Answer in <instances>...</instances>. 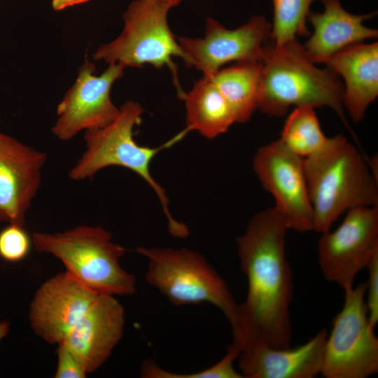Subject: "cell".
Instances as JSON below:
<instances>
[{
	"label": "cell",
	"mask_w": 378,
	"mask_h": 378,
	"mask_svg": "<svg viewBox=\"0 0 378 378\" xmlns=\"http://www.w3.org/2000/svg\"><path fill=\"white\" fill-rule=\"evenodd\" d=\"M287 230L273 207L257 213L237 239L240 265L248 283L246 300L239 304L238 324L232 331V344L240 351L258 346H290L293 282L286 256Z\"/></svg>",
	"instance_id": "cell-1"
},
{
	"label": "cell",
	"mask_w": 378,
	"mask_h": 378,
	"mask_svg": "<svg viewBox=\"0 0 378 378\" xmlns=\"http://www.w3.org/2000/svg\"><path fill=\"white\" fill-rule=\"evenodd\" d=\"M314 230L323 233L349 209L378 205L377 179L364 155L343 135L328 137L304 158Z\"/></svg>",
	"instance_id": "cell-2"
},
{
	"label": "cell",
	"mask_w": 378,
	"mask_h": 378,
	"mask_svg": "<svg viewBox=\"0 0 378 378\" xmlns=\"http://www.w3.org/2000/svg\"><path fill=\"white\" fill-rule=\"evenodd\" d=\"M262 74L258 108L283 116L290 106H328L347 125L344 87L338 75L318 69L306 56L298 38L277 46L270 39L261 52Z\"/></svg>",
	"instance_id": "cell-3"
},
{
	"label": "cell",
	"mask_w": 378,
	"mask_h": 378,
	"mask_svg": "<svg viewBox=\"0 0 378 378\" xmlns=\"http://www.w3.org/2000/svg\"><path fill=\"white\" fill-rule=\"evenodd\" d=\"M143 112L139 103L129 100L120 106L118 117L110 124L86 130L85 150L70 170L69 177L74 181H83L92 178L99 170L110 166H120L133 171L155 192L167 216L171 234L185 237L188 234L187 227L171 215L165 191L154 180L150 171V162L156 154L177 142L183 135L179 133L156 148L140 146L134 139V128L140 123Z\"/></svg>",
	"instance_id": "cell-4"
},
{
	"label": "cell",
	"mask_w": 378,
	"mask_h": 378,
	"mask_svg": "<svg viewBox=\"0 0 378 378\" xmlns=\"http://www.w3.org/2000/svg\"><path fill=\"white\" fill-rule=\"evenodd\" d=\"M31 237L38 252L60 260L66 272L92 291L113 296L135 292L134 276L119 262L126 250L113 242L105 229L79 225L55 234L34 232Z\"/></svg>",
	"instance_id": "cell-5"
},
{
	"label": "cell",
	"mask_w": 378,
	"mask_h": 378,
	"mask_svg": "<svg viewBox=\"0 0 378 378\" xmlns=\"http://www.w3.org/2000/svg\"><path fill=\"white\" fill-rule=\"evenodd\" d=\"M148 260L147 282L174 305L211 303L229 321L232 331L237 326L239 304L226 283L199 253L188 248L138 247Z\"/></svg>",
	"instance_id": "cell-6"
},
{
	"label": "cell",
	"mask_w": 378,
	"mask_h": 378,
	"mask_svg": "<svg viewBox=\"0 0 378 378\" xmlns=\"http://www.w3.org/2000/svg\"><path fill=\"white\" fill-rule=\"evenodd\" d=\"M172 7L163 0H135L123 13L124 27L113 41L102 45L93 54L94 60L131 67L151 64L175 72L174 57L186 62L177 38L167 20Z\"/></svg>",
	"instance_id": "cell-7"
},
{
	"label": "cell",
	"mask_w": 378,
	"mask_h": 378,
	"mask_svg": "<svg viewBox=\"0 0 378 378\" xmlns=\"http://www.w3.org/2000/svg\"><path fill=\"white\" fill-rule=\"evenodd\" d=\"M342 310L326 341L321 374L326 378H366L378 372V339L369 322L366 283L344 290Z\"/></svg>",
	"instance_id": "cell-8"
},
{
	"label": "cell",
	"mask_w": 378,
	"mask_h": 378,
	"mask_svg": "<svg viewBox=\"0 0 378 378\" xmlns=\"http://www.w3.org/2000/svg\"><path fill=\"white\" fill-rule=\"evenodd\" d=\"M340 226L321 233L318 263L324 277L344 290L378 251V205L351 208Z\"/></svg>",
	"instance_id": "cell-9"
},
{
	"label": "cell",
	"mask_w": 378,
	"mask_h": 378,
	"mask_svg": "<svg viewBox=\"0 0 378 378\" xmlns=\"http://www.w3.org/2000/svg\"><path fill=\"white\" fill-rule=\"evenodd\" d=\"M253 164L263 188L274 197V208L288 228L298 232L314 230L304 158L279 139L260 148Z\"/></svg>",
	"instance_id": "cell-10"
},
{
	"label": "cell",
	"mask_w": 378,
	"mask_h": 378,
	"mask_svg": "<svg viewBox=\"0 0 378 378\" xmlns=\"http://www.w3.org/2000/svg\"><path fill=\"white\" fill-rule=\"evenodd\" d=\"M125 67L111 64L99 76L95 66L85 61L73 85L57 105V119L52 127L59 140L68 141L82 130L104 127L120 113L111 98L113 84L123 75Z\"/></svg>",
	"instance_id": "cell-11"
},
{
	"label": "cell",
	"mask_w": 378,
	"mask_h": 378,
	"mask_svg": "<svg viewBox=\"0 0 378 378\" xmlns=\"http://www.w3.org/2000/svg\"><path fill=\"white\" fill-rule=\"evenodd\" d=\"M272 24L262 15L228 29L217 20L207 18L203 37H178L186 55L185 63L210 77L228 62L261 59L263 46L270 40Z\"/></svg>",
	"instance_id": "cell-12"
},
{
	"label": "cell",
	"mask_w": 378,
	"mask_h": 378,
	"mask_svg": "<svg viewBox=\"0 0 378 378\" xmlns=\"http://www.w3.org/2000/svg\"><path fill=\"white\" fill-rule=\"evenodd\" d=\"M99 295L68 272L57 274L36 290L29 312L31 327L45 342L58 344Z\"/></svg>",
	"instance_id": "cell-13"
},
{
	"label": "cell",
	"mask_w": 378,
	"mask_h": 378,
	"mask_svg": "<svg viewBox=\"0 0 378 378\" xmlns=\"http://www.w3.org/2000/svg\"><path fill=\"white\" fill-rule=\"evenodd\" d=\"M46 158V153L0 132V221L24 226Z\"/></svg>",
	"instance_id": "cell-14"
},
{
	"label": "cell",
	"mask_w": 378,
	"mask_h": 378,
	"mask_svg": "<svg viewBox=\"0 0 378 378\" xmlns=\"http://www.w3.org/2000/svg\"><path fill=\"white\" fill-rule=\"evenodd\" d=\"M124 323L122 304L114 296L101 294L59 344L90 373L108 359L122 337Z\"/></svg>",
	"instance_id": "cell-15"
},
{
	"label": "cell",
	"mask_w": 378,
	"mask_h": 378,
	"mask_svg": "<svg viewBox=\"0 0 378 378\" xmlns=\"http://www.w3.org/2000/svg\"><path fill=\"white\" fill-rule=\"evenodd\" d=\"M328 332L321 330L291 348L258 346L240 351L238 366L246 378H313L321 374Z\"/></svg>",
	"instance_id": "cell-16"
},
{
	"label": "cell",
	"mask_w": 378,
	"mask_h": 378,
	"mask_svg": "<svg viewBox=\"0 0 378 378\" xmlns=\"http://www.w3.org/2000/svg\"><path fill=\"white\" fill-rule=\"evenodd\" d=\"M321 1L323 10L310 11L307 16L314 31L302 46L306 56L314 64L325 63L333 55L349 46L377 38V29L363 24L375 13L354 15L346 11L340 0Z\"/></svg>",
	"instance_id": "cell-17"
},
{
	"label": "cell",
	"mask_w": 378,
	"mask_h": 378,
	"mask_svg": "<svg viewBox=\"0 0 378 378\" xmlns=\"http://www.w3.org/2000/svg\"><path fill=\"white\" fill-rule=\"evenodd\" d=\"M324 64L344 80L343 106L354 122L360 121L378 95V43H358Z\"/></svg>",
	"instance_id": "cell-18"
},
{
	"label": "cell",
	"mask_w": 378,
	"mask_h": 378,
	"mask_svg": "<svg viewBox=\"0 0 378 378\" xmlns=\"http://www.w3.org/2000/svg\"><path fill=\"white\" fill-rule=\"evenodd\" d=\"M178 94L186 108V134L195 130L213 139L237 122L232 108L209 77L203 76L188 92L178 90Z\"/></svg>",
	"instance_id": "cell-19"
},
{
	"label": "cell",
	"mask_w": 378,
	"mask_h": 378,
	"mask_svg": "<svg viewBox=\"0 0 378 378\" xmlns=\"http://www.w3.org/2000/svg\"><path fill=\"white\" fill-rule=\"evenodd\" d=\"M261 74V61L245 60L209 77L232 108L237 122H246L258 108Z\"/></svg>",
	"instance_id": "cell-20"
},
{
	"label": "cell",
	"mask_w": 378,
	"mask_h": 378,
	"mask_svg": "<svg viewBox=\"0 0 378 378\" xmlns=\"http://www.w3.org/2000/svg\"><path fill=\"white\" fill-rule=\"evenodd\" d=\"M314 109L310 106H296L287 118L279 138L289 150L303 158L320 149L328 138L322 132Z\"/></svg>",
	"instance_id": "cell-21"
},
{
	"label": "cell",
	"mask_w": 378,
	"mask_h": 378,
	"mask_svg": "<svg viewBox=\"0 0 378 378\" xmlns=\"http://www.w3.org/2000/svg\"><path fill=\"white\" fill-rule=\"evenodd\" d=\"M272 1L273 22L270 39L274 45L281 46L297 36L309 34L307 16L312 4L318 0Z\"/></svg>",
	"instance_id": "cell-22"
},
{
	"label": "cell",
	"mask_w": 378,
	"mask_h": 378,
	"mask_svg": "<svg viewBox=\"0 0 378 378\" xmlns=\"http://www.w3.org/2000/svg\"><path fill=\"white\" fill-rule=\"evenodd\" d=\"M239 354L240 350L232 344L218 363L204 370L188 374L167 371L148 359L141 365V375L144 378H242V374L234 368V362Z\"/></svg>",
	"instance_id": "cell-23"
},
{
	"label": "cell",
	"mask_w": 378,
	"mask_h": 378,
	"mask_svg": "<svg viewBox=\"0 0 378 378\" xmlns=\"http://www.w3.org/2000/svg\"><path fill=\"white\" fill-rule=\"evenodd\" d=\"M32 237L24 226L9 224L0 232V257L10 262L20 261L29 253Z\"/></svg>",
	"instance_id": "cell-24"
},
{
	"label": "cell",
	"mask_w": 378,
	"mask_h": 378,
	"mask_svg": "<svg viewBox=\"0 0 378 378\" xmlns=\"http://www.w3.org/2000/svg\"><path fill=\"white\" fill-rule=\"evenodd\" d=\"M368 280L366 282L368 320L370 326L375 328L378 322V251L372 256L367 267Z\"/></svg>",
	"instance_id": "cell-25"
},
{
	"label": "cell",
	"mask_w": 378,
	"mask_h": 378,
	"mask_svg": "<svg viewBox=\"0 0 378 378\" xmlns=\"http://www.w3.org/2000/svg\"><path fill=\"white\" fill-rule=\"evenodd\" d=\"M55 378H85L88 374L78 358L64 344H58Z\"/></svg>",
	"instance_id": "cell-26"
},
{
	"label": "cell",
	"mask_w": 378,
	"mask_h": 378,
	"mask_svg": "<svg viewBox=\"0 0 378 378\" xmlns=\"http://www.w3.org/2000/svg\"><path fill=\"white\" fill-rule=\"evenodd\" d=\"M90 0H52V6L54 10H61L68 7L84 4Z\"/></svg>",
	"instance_id": "cell-27"
},
{
	"label": "cell",
	"mask_w": 378,
	"mask_h": 378,
	"mask_svg": "<svg viewBox=\"0 0 378 378\" xmlns=\"http://www.w3.org/2000/svg\"><path fill=\"white\" fill-rule=\"evenodd\" d=\"M9 332V323L8 322H0V341L1 339H3L4 337L6 336V335Z\"/></svg>",
	"instance_id": "cell-28"
},
{
	"label": "cell",
	"mask_w": 378,
	"mask_h": 378,
	"mask_svg": "<svg viewBox=\"0 0 378 378\" xmlns=\"http://www.w3.org/2000/svg\"><path fill=\"white\" fill-rule=\"evenodd\" d=\"M167 2L171 7L178 5L182 0H163Z\"/></svg>",
	"instance_id": "cell-29"
}]
</instances>
